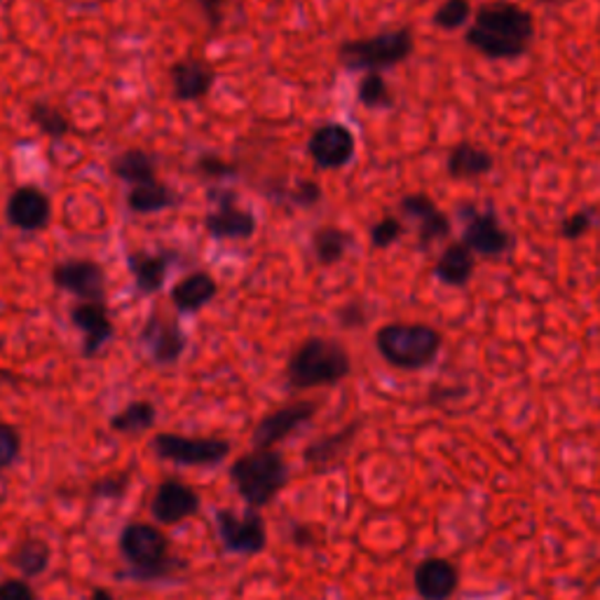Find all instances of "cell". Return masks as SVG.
<instances>
[{
  "label": "cell",
  "instance_id": "23",
  "mask_svg": "<svg viewBox=\"0 0 600 600\" xmlns=\"http://www.w3.org/2000/svg\"><path fill=\"white\" fill-rule=\"evenodd\" d=\"M495 158L491 150H485L472 141H458L448 150L446 172L453 181H476L493 172Z\"/></svg>",
  "mask_w": 600,
  "mask_h": 600
},
{
  "label": "cell",
  "instance_id": "19",
  "mask_svg": "<svg viewBox=\"0 0 600 600\" xmlns=\"http://www.w3.org/2000/svg\"><path fill=\"white\" fill-rule=\"evenodd\" d=\"M202 500L195 488L183 481H162L150 502V514L160 525H176L200 512Z\"/></svg>",
  "mask_w": 600,
  "mask_h": 600
},
{
  "label": "cell",
  "instance_id": "2",
  "mask_svg": "<svg viewBox=\"0 0 600 600\" xmlns=\"http://www.w3.org/2000/svg\"><path fill=\"white\" fill-rule=\"evenodd\" d=\"M120 554L129 570L122 572V577L135 581H160V579H174L179 570L185 568V560L169 551V539L158 528L143 521H131L125 525L120 533Z\"/></svg>",
  "mask_w": 600,
  "mask_h": 600
},
{
  "label": "cell",
  "instance_id": "8",
  "mask_svg": "<svg viewBox=\"0 0 600 600\" xmlns=\"http://www.w3.org/2000/svg\"><path fill=\"white\" fill-rule=\"evenodd\" d=\"M210 212L204 216V231L214 239H251L256 233V216L239 204L237 193L225 185H210L206 191Z\"/></svg>",
  "mask_w": 600,
  "mask_h": 600
},
{
  "label": "cell",
  "instance_id": "1",
  "mask_svg": "<svg viewBox=\"0 0 600 600\" xmlns=\"http://www.w3.org/2000/svg\"><path fill=\"white\" fill-rule=\"evenodd\" d=\"M537 33L533 12L514 0H488L474 10L464 43L493 62H514L531 52Z\"/></svg>",
  "mask_w": 600,
  "mask_h": 600
},
{
  "label": "cell",
  "instance_id": "7",
  "mask_svg": "<svg viewBox=\"0 0 600 600\" xmlns=\"http://www.w3.org/2000/svg\"><path fill=\"white\" fill-rule=\"evenodd\" d=\"M458 216L462 221V242L476 256L500 260L514 251L516 237L512 231L504 228L493 206L479 210L474 204L462 202L458 206Z\"/></svg>",
  "mask_w": 600,
  "mask_h": 600
},
{
  "label": "cell",
  "instance_id": "42",
  "mask_svg": "<svg viewBox=\"0 0 600 600\" xmlns=\"http://www.w3.org/2000/svg\"><path fill=\"white\" fill-rule=\"evenodd\" d=\"M338 319H341V324L345 329H360L366 324V310L360 300H352V303L338 310Z\"/></svg>",
  "mask_w": 600,
  "mask_h": 600
},
{
  "label": "cell",
  "instance_id": "28",
  "mask_svg": "<svg viewBox=\"0 0 600 600\" xmlns=\"http://www.w3.org/2000/svg\"><path fill=\"white\" fill-rule=\"evenodd\" d=\"M356 429H360V422H352L347 427H343L341 431H335L331 437L319 439L317 443L308 446L306 450V462L317 469V472H322V469L335 464L345 456L347 446L352 443V439L356 437Z\"/></svg>",
  "mask_w": 600,
  "mask_h": 600
},
{
  "label": "cell",
  "instance_id": "10",
  "mask_svg": "<svg viewBox=\"0 0 600 600\" xmlns=\"http://www.w3.org/2000/svg\"><path fill=\"white\" fill-rule=\"evenodd\" d=\"M216 533L225 551L237 556H258L268 547V531L258 510L247 506L244 516H237L231 510H218L216 516Z\"/></svg>",
  "mask_w": 600,
  "mask_h": 600
},
{
  "label": "cell",
  "instance_id": "27",
  "mask_svg": "<svg viewBox=\"0 0 600 600\" xmlns=\"http://www.w3.org/2000/svg\"><path fill=\"white\" fill-rule=\"evenodd\" d=\"M354 247V235L338 225H322L312 233V254L319 266L331 268L341 262Z\"/></svg>",
  "mask_w": 600,
  "mask_h": 600
},
{
  "label": "cell",
  "instance_id": "5",
  "mask_svg": "<svg viewBox=\"0 0 600 600\" xmlns=\"http://www.w3.org/2000/svg\"><path fill=\"white\" fill-rule=\"evenodd\" d=\"M239 497L251 510H262L289 483V467L275 448H254L251 453L237 458L228 472Z\"/></svg>",
  "mask_w": 600,
  "mask_h": 600
},
{
  "label": "cell",
  "instance_id": "30",
  "mask_svg": "<svg viewBox=\"0 0 600 600\" xmlns=\"http://www.w3.org/2000/svg\"><path fill=\"white\" fill-rule=\"evenodd\" d=\"M50 558H52L50 544L31 537L19 544L14 554L10 556V562L24 575V579H35L50 568Z\"/></svg>",
  "mask_w": 600,
  "mask_h": 600
},
{
  "label": "cell",
  "instance_id": "24",
  "mask_svg": "<svg viewBox=\"0 0 600 600\" xmlns=\"http://www.w3.org/2000/svg\"><path fill=\"white\" fill-rule=\"evenodd\" d=\"M476 272V254L467 247L464 242H450L443 254L437 258L431 275H435L441 285L464 289L472 281Z\"/></svg>",
  "mask_w": 600,
  "mask_h": 600
},
{
  "label": "cell",
  "instance_id": "20",
  "mask_svg": "<svg viewBox=\"0 0 600 600\" xmlns=\"http://www.w3.org/2000/svg\"><path fill=\"white\" fill-rule=\"evenodd\" d=\"M169 81H172V94L179 104H195L210 97L216 85V71L210 62L185 56L169 68Z\"/></svg>",
  "mask_w": 600,
  "mask_h": 600
},
{
  "label": "cell",
  "instance_id": "44",
  "mask_svg": "<svg viewBox=\"0 0 600 600\" xmlns=\"http://www.w3.org/2000/svg\"><path fill=\"white\" fill-rule=\"evenodd\" d=\"M537 3H544V6H558V3H566V0H537Z\"/></svg>",
  "mask_w": 600,
  "mask_h": 600
},
{
  "label": "cell",
  "instance_id": "38",
  "mask_svg": "<svg viewBox=\"0 0 600 600\" xmlns=\"http://www.w3.org/2000/svg\"><path fill=\"white\" fill-rule=\"evenodd\" d=\"M22 453V437L12 425L0 422V472L10 469Z\"/></svg>",
  "mask_w": 600,
  "mask_h": 600
},
{
  "label": "cell",
  "instance_id": "4",
  "mask_svg": "<svg viewBox=\"0 0 600 600\" xmlns=\"http://www.w3.org/2000/svg\"><path fill=\"white\" fill-rule=\"evenodd\" d=\"M441 331L425 322H392L375 333V350L389 366L399 371H422L431 366L441 354Z\"/></svg>",
  "mask_w": 600,
  "mask_h": 600
},
{
  "label": "cell",
  "instance_id": "26",
  "mask_svg": "<svg viewBox=\"0 0 600 600\" xmlns=\"http://www.w3.org/2000/svg\"><path fill=\"white\" fill-rule=\"evenodd\" d=\"M110 174L118 181L131 185H141L158 181V162L156 158L146 153L143 148H127L122 153L113 156L110 160Z\"/></svg>",
  "mask_w": 600,
  "mask_h": 600
},
{
  "label": "cell",
  "instance_id": "40",
  "mask_svg": "<svg viewBox=\"0 0 600 600\" xmlns=\"http://www.w3.org/2000/svg\"><path fill=\"white\" fill-rule=\"evenodd\" d=\"M127 476H116V479H104L99 483H94L92 488V497L97 500H122L127 493Z\"/></svg>",
  "mask_w": 600,
  "mask_h": 600
},
{
  "label": "cell",
  "instance_id": "31",
  "mask_svg": "<svg viewBox=\"0 0 600 600\" xmlns=\"http://www.w3.org/2000/svg\"><path fill=\"white\" fill-rule=\"evenodd\" d=\"M158 420V408L141 399V401H131L125 406L120 413L110 418V429L118 431V435H139V431H146L156 425Z\"/></svg>",
  "mask_w": 600,
  "mask_h": 600
},
{
  "label": "cell",
  "instance_id": "9",
  "mask_svg": "<svg viewBox=\"0 0 600 600\" xmlns=\"http://www.w3.org/2000/svg\"><path fill=\"white\" fill-rule=\"evenodd\" d=\"M150 448L160 460L181 467H216L233 453L231 441L225 439H195L172 431H160L150 439Z\"/></svg>",
  "mask_w": 600,
  "mask_h": 600
},
{
  "label": "cell",
  "instance_id": "41",
  "mask_svg": "<svg viewBox=\"0 0 600 600\" xmlns=\"http://www.w3.org/2000/svg\"><path fill=\"white\" fill-rule=\"evenodd\" d=\"M202 17L206 19V24H210L212 31H218L223 24V14H225V6H228V0H195Z\"/></svg>",
  "mask_w": 600,
  "mask_h": 600
},
{
  "label": "cell",
  "instance_id": "11",
  "mask_svg": "<svg viewBox=\"0 0 600 600\" xmlns=\"http://www.w3.org/2000/svg\"><path fill=\"white\" fill-rule=\"evenodd\" d=\"M139 343L143 345L150 362L156 366H172L183 356L188 347V335L181 329L179 319L153 310L146 317V322L141 326Z\"/></svg>",
  "mask_w": 600,
  "mask_h": 600
},
{
  "label": "cell",
  "instance_id": "43",
  "mask_svg": "<svg viewBox=\"0 0 600 600\" xmlns=\"http://www.w3.org/2000/svg\"><path fill=\"white\" fill-rule=\"evenodd\" d=\"M89 600H116V598H113V593H110L108 589L99 587V589H94V591H92V598H89Z\"/></svg>",
  "mask_w": 600,
  "mask_h": 600
},
{
  "label": "cell",
  "instance_id": "12",
  "mask_svg": "<svg viewBox=\"0 0 600 600\" xmlns=\"http://www.w3.org/2000/svg\"><path fill=\"white\" fill-rule=\"evenodd\" d=\"M52 281L75 300H108L106 270L92 258H66L52 268Z\"/></svg>",
  "mask_w": 600,
  "mask_h": 600
},
{
  "label": "cell",
  "instance_id": "32",
  "mask_svg": "<svg viewBox=\"0 0 600 600\" xmlns=\"http://www.w3.org/2000/svg\"><path fill=\"white\" fill-rule=\"evenodd\" d=\"M356 101L368 110H389L394 108V92L383 73H364L356 85Z\"/></svg>",
  "mask_w": 600,
  "mask_h": 600
},
{
  "label": "cell",
  "instance_id": "3",
  "mask_svg": "<svg viewBox=\"0 0 600 600\" xmlns=\"http://www.w3.org/2000/svg\"><path fill=\"white\" fill-rule=\"evenodd\" d=\"M352 373V356L343 343L333 338L312 335L300 343V347L287 362V385L291 389H317L343 383Z\"/></svg>",
  "mask_w": 600,
  "mask_h": 600
},
{
  "label": "cell",
  "instance_id": "29",
  "mask_svg": "<svg viewBox=\"0 0 600 600\" xmlns=\"http://www.w3.org/2000/svg\"><path fill=\"white\" fill-rule=\"evenodd\" d=\"M29 120L33 127H38L43 137L52 141H62L73 131V122L66 113L45 99H38L29 106Z\"/></svg>",
  "mask_w": 600,
  "mask_h": 600
},
{
  "label": "cell",
  "instance_id": "17",
  "mask_svg": "<svg viewBox=\"0 0 600 600\" xmlns=\"http://www.w3.org/2000/svg\"><path fill=\"white\" fill-rule=\"evenodd\" d=\"M179 251L174 249H158V251H146V249H129L127 251V270L135 279V289L139 296H153L162 291L164 281L169 277L174 262H179Z\"/></svg>",
  "mask_w": 600,
  "mask_h": 600
},
{
  "label": "cell",
  "instance_id": "16",
  "mask_svg": "<svg viewBox=\"0 0 600 600\" xmlns=\"http://www.w3.org/2000/svg\"><path fill=\"white\" fill-rule=\"evenodd\" d=\"M6 218L14 231L41 233L52 223V200L38 185H19L8 197Z\"/></svg>",
  "mask_w": 600,
  "mask_h": 600
},
{
  "label": "cell",
  "instance_id": "13",
  "mask_svg": "<svg viewBox=\"0 0 600 600\" xmlns=\"http://www.w3.org/2000/svg\"><path fill=\"white\" fill-rule=\"evenodd\" d=\"M71 324L83 333V356L94 360L108 345V341L116 333L113 324L108 300H75L68 308Z\"/></svg>",
  "mask_w": 600,
  "mask_h": 600
},
{
  "label": "cell",
  "instance_id": "6",
  "mask_svg": "<svg viewBox=\"0 0 600 600\" xmlns=\"http://www.w3.org/2000/svg\"><path fill=\"white\" fill-rule=\"evenodd\" d=\"M413 52H416V35L408 26H399L341 43L338 62L345 71L383 73L410 60Z\"/></svg>",
  "mask_w": 600,
  "mask_h": 600
},
{
  "label": "cell",
  "instance_id": "37",
  "mask_svg": "<svg viewBox=\"0 0 600 600\" xmlns=\"http://www.w3.org/2000/svg\"><path fill=\"white\" fill-rule=\"evenodd\" d=\"M281 195H285L296 206H314V204L322 202L324 191H322V185H319L317 181L300 179L291 188H285V191H281Z\"/></svg>",
  "mask_w": 600,
  "mask_h": 600
},
{
  "label": "cell",
  "instance_id": "15",
  "mask_svg": "<svg viewBox=\"0 0 600 600\" xmlns=\"http://www.w3.org/2000/svg\"><path fill=\"white\" fill-rule=\"evenodd\" d=\"M356 153V139L352 129L341 122H326L317 127L308 139V156L326 172H338L352 162Z\"/></svg>",
  "mask_w": 600,
  "mask_h": 600
},
{
  "label": "cell",
  "instance_id": "18",
  "mask_svg": "<svg viewBox=\"0 0 600 600\" xmlns=\"http://www.w3.org/2000/svg\"><path fill=\"white\" fill-rule=\"evenodd\" d=\"M401 216L418 223V244L420 249H429L431 244L450 235V218L441 206L427 193H408L399 202Z\"/></svg>",
  "mask_w": 600,
  "mask_h": 600
},
{
  "label": "cell",
  "instance_id": "25",
  "mask_svg": "<svg viewBox=\"0 0 600 600\" xmlns=\"http://www.w3.org/2000/svg\"><path fill=\"white\" fill-rule=\"evenodd\" d=\"M179 202H181V195L174 193L172 188L162 183L160 179L141 183V185H131L127 191V210L139 216L174 210V206H179Z\"/></svg>",
  "mask_w": 600,
  "mask_h": 600
},
{
  "label": "cell",
  "instance_id": "34",
  "mask_svg": "<svg viewBox=\"0 0 600 600\" xmlns=\"http://www.w3.org/2000/svg\"><path fill=\"white\" fill-rule=\"evenodd\" d=\"M404 235H406V225L399 216H383L378 223H373L368 231L371 247L378 251L394 247V244H397Z\"/></svg>",
  "mask_w": 600,
  "mask_h": 600
},
{
  "label": "cell",
  "instance_id": "39",
  "mask_svg": "<svg viewBox=\"0 0 600 600\" xmlns=\"http://www.w3.org/2000/svg\"><path fill=\"white\" fill-rule=\"evenodd\" d=\"M0 600H41L29 579H3L0 581Z\"/></svg>",
  "mask_w": 600,
  "mask_h": 600
},
{
  "label": "cell",
  "instance_id": "21",
  "mask_svg": "<svg viewBox=\"0 0 600 600\" xmlns=\"http://www.w3.org/2000/svg\"><path fill=\"white\" fill-rule=\"evenodd\" d=\"M458 585L460 572L456 562L441 556L425 558L413 570V587L422 600H448L458 591Z\"/></svg>",
  "mask_w": 600,
  "mask_h": 600
},
{
  "label": "cell",
  "instance_id": "33",
  "mask_svg": "<svg viewBox=\"0 0 600 600\" xmlns=\"http://www.w3.org/2000/svg\"><path fill=\"white\" fill-rule=\"evenodd\" d=\"M474 17V8L469 0H443V3L431 14V24L441 31H458L469 24Z\"/></svg>",
  "mask_w": 600,
  "mask_h": 600
},
{
  "label": "cell",
  "instance_id": "22",
  "mask_svg": "<svg viewBox=\"0 0 600 600\" xmlns=\"http://www.w3.org/2000/svg\"><path fill=\"white\" fill-rule=\"evenodd\" d=\"M218 296V281L212 272L195 270L188 272L183 279L169 291V300L179 314H195L204 310L210 303H214Z\"/></svg>",
  "mask_w": 600,
  "mask_h": 600
},
{
  "label": "cell",
  "instance_id": "14",
  "mask_svg": "<svg viewBox=\"0 0 600 600\" xmlns=\"http://www.w3.org/2000/svg\"><path fill=\"white\" fill-rule=\"evenodd\" d=\"M317 401H293L281 406L277 410H270L268 416H262L254 431H251V446L254 448H275L300 427H306L317 416Z\"/></svg>",
  "mask_w": 600,
  "mask_h": 600
},
{
  "label": "cell",
  "instance_id": "35",
  "mask_svg": "<svg viewBox=\"0 0 600 600\" xmlns=\"http://www.w3.org/2000/svg\"><path fill=\"white\" fill-rule=\"evenodd\" d=\"M195 169L202 179L212 181L214 185L237 176V164L221 158V156H214V153H202L195 162Z\"/></svg>",
  "mask_w": 600,
  "mask_h": 600
},
{
  "label": "cell",
  "instance_id": "36",
  "mask_svg": "<svg viewBox=\"0 0 600 600\" xmlns=\"http://www.w3.org/2000/svg\"><path fill=\"white\" fill-rule=\"evenodd\" d=\"M593 228H596V214L591 210H577L560 221L556 235L566 242H577L581 237H587Z\"/></svg>",
  "mask_w": 600,
  "mask_h": 600
}]
</instances>
